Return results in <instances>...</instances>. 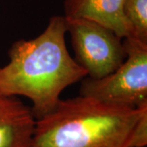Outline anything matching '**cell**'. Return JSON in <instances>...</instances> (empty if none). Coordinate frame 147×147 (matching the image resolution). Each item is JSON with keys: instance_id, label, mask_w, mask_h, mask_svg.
Listing matches in <instances>:
<instances>
[{"instance_id": "8", "label": "cell", "mask_w": 147, "mask_h": 147, "mask_svg": "<svg viewBox=\"0 0 147 147\" xmlns=\"http://www.w3.org/2000/svg\"><path fill=\"white\" fill-rule=\"evenodd\" d=\"M147 145V110L138 118L131 130L127 147H146Z\"/></svg>"}, {"instance_id": "6", "label": "cell", "mask_w": 147, "mask_h": 147, "mask_svg": "<svg viewBox=\"0 0 147 147\" xmlns=\"http://www.w3.org/2000/svg\"><path fill=\"white\" fill-rule=\"evenodd\" d=\"M35 123L30 107L0 92V147H30Z\"/></svg>"}, {"instance_id": "4", "label": "cell", "mask_w": 147, "mask_h": 147, "mask_svg": "<svg viewBox=\"0 0 147 147\" xmlns=\"http://www.w3.org/2000/svg\"><path fill=\"white\" fill-rule=\"evenodd\" d=\"M74 60L88 77L100 79L114 72L126 58L123 38L94 21L65 18Z\"/></svg>"}, {"instance_id": "7", "label": "cell", "mask_w": 147, "mask_h": 147, "mask_svg": "<svg viewBox=\"0 0 147 147\" xmlns=\"http://www.w3.org/2000/svg\"><path fill=\"white\" fill-rule=\"evenodd\" d=\"M123 8L133 36L147 42V0H123Z\"/></svg>"}, {"instance_id": "2", "label": "cell", "mask_w": 147, "mask_h": 147, "mask_svg": "<svg viewBox=\"0 0 147 147\" xmlns=\"http://www.w3.org/2000/svg\"><path fill=\"white\" fill-rule=\"evenodd\" d=\"M147 105L130 108L80 96L59 100L37 119L30 147H127L131 130Z\"/></svg>"}, {"instance_id": "1", "label": "cell", "mask_w": 147, "mask_h": 147, "mask_svg": "<svg viewBox=\"0 0 147 147\" xmlns=\"http://www.w3.org/2000/svg\"><path fill=\"white\" fill-rule=\"evenodd\" d=\"M66 34L65 16H52L36 38L12 43L8 63L0 67V92L27 97L36 120L56 108L64 90L88 76L69 53Z\"/></svg>"}, {"instance_id": "3", "label": "cell", "mask_w": 147, "mask_h": 147, "mask_svg": "<svg viewBox=\"0 0 147 147\" xmlns=\"http://www.w3.org/2000/svg\"><path fill=\"white\" fill-rule=\"evenodd\" d=\"M123 42L124 61L105 77L82 79L80 96L130 108L147 105V42L135 37L125 38Z\"/></svg>"}, {"instance_id": "5", "label": "cell", "mask_w": 147, "mask_h": 147, "mask_svg": "<svg viewBox=\"0 0 147 147\" xmlns=\"http://www.w3.org/2000/svg\"><path fill=\"white\" fill-rule=\"evenodd\" d=\"M123 7V0H65L64 16L96 22L123 39L134 36Z\"/></svg>"}]
</instances>
